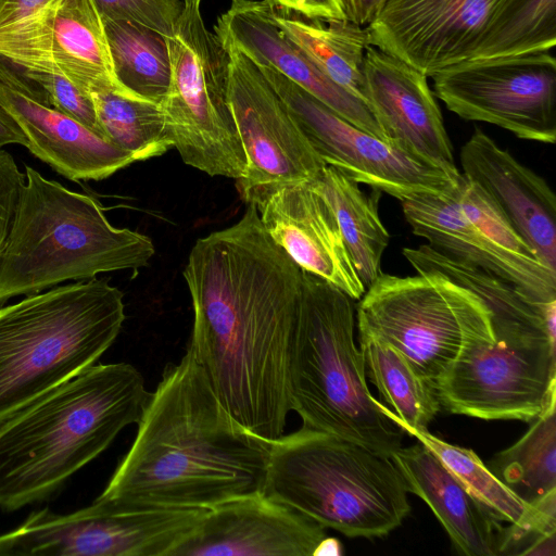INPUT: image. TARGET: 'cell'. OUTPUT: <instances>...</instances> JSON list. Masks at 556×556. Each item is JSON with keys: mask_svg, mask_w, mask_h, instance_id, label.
Listing matches in <instances>:
<instances>
[{"mask_svg": "<svg viewBox=\"0 0 556 556\" xmlns=\"http://www.w3.org/2000/svg\"><path fill=\"white\" fill-rule=\"evenodd\" d=\"M182 275L193 311L187 350L231 417L274 442L291 412L288 376L302 268L248 203L237 223L197 240Z\"/></svg>", "mask_w": 556, "mask_h": 556, "instance_id": "1", "label": "cell"}, {"mask_svg": "<svg viewBox=\"0 0 556 556\" xmlns=\"http://www.w3.org/2000/svg\"><path fill=\"white\" fill-rule=\"evenodd\" d=\"M137 425L96 501L208 509L264 490L269 443L231 417L188 350L165 367Z\"/></svg>", "mask_w": 556, "mask_h": 556, "instance_id": "2", "label": "cell"}, {"mask_svg": "<svg viewBox=\"0 0 556 556\" xmlns=\"http://www.w3.org/2000/svg\"><path fill=\"white\" fill-rule=\"evenodd\" d=\"M151 392L128 363L94 364L0 424V508L49 498L138 424Z\"/></svg>", "mask_w": 556, "mask_h": 556, "instance_id": "3", "label": "cell"}, {"mask_svg": "<svg viewBox=\"0 0 556 556\" xmlns=\"http://www.w3.org/2000/svg\"><path fill=\"white\" fill-rule=\"evenodd\" d=\"M25 176L0 260V306L62 282L148 265L152 240L114 227L96 198L28 165Z\"/></svg>", "mask_w": 556, "mask_h": 556, "instance_id": "4", "label": "cell"}, {"mask_svg": "<svg viewBox=\"0 0 556 556\" xmlns=\"http://www.w3.org/2000/svg\"><path fill=\"white\" fill-rule=\"evenodd\" d=\"M355 321L352 298L302 269V303L289 362L290 408L304 427L391 456L405 432L370 393Z\"/></svg>", "mask_w": 556, "mask_h": 556, "instance_id": "5", "label": "cell"}, {"mask_svg": "<svg viewBox=\"0 0 556 556\" xmlns=\"http://www.w3.org/2000/svg\"><path fill=\"white\" fill-rule=\"evenodd\" d=\"M125 318L123 292L96 277L0 306V424L94 365Z\"/></svg>", "mask_w": 556, "mask_h": 556, "instance_id": "6", "label": "cell"}, {"mask_svg": "<svg viewBox=\"0 0 556 556\" xmlns=\"http://www.w3.org/2000/svg\"><path fill=\"white\" fill-rule=\"evenodd\" d=\"M263 491L349 538L386 536L410 513L391 456L304 426L269 443Z\"/></svg>", "mask_w": 556, "mask_h": 556, "instance_id": "7", "label": "cell"}, {"mask_svg": "<svg viewBox=\"0 0 556 556\" xmlns=\"http://www.w3.org/2000/svg\"><path fill=\"white\" fill-rule=\"evenodd\" d=\"M356 321L358 333L400 351L432 387L466 350L495 340L485 304L438 274L381 273L359 299Z\"/></svg>", "mask_w": 556, "mask_h": 556, "instance_id": "8", "label": "cell"}, {"mask_svg": "<svg viewBox=\"0 0 556 556\" xmlns=\"http://www.w3.org/2000/svg\"><path fill=\"white\" fill-rule=\"evenodd\" d=\"M182 3L173 33L164 37L170 81L160 106L184 163L239 180L247 159L227 102V53L205 26L200 3Z\"/></svg>", "mask_w": 556, "mask_h": 556, "instance_id": "9", "label": "cell"}, {"mask_svg": "<svg viewBox=\"0 0 556 556\" xmlns=\"http://www.w3.org/2000/svg\"><path fill=\"white\" fill-rule=\"evenodd\" d=\"M433 388L448 413L530 422L556 394V343L495 336L466 350Z\"/></svg>", "mask_w": 556, "mask_h": 556, "instance_id": "10", "label": "cell"}, {"mask_svg": "<svg viewBox=\"0 0 556 556\" xmlns=\"http://www.w3.org/2000/svg\"><path fill=\"white\" fill-rule=\"evenodd\" d=\"M257 65L326 165L400 201L440 194L456 182L459 174L362 130L274 67Z\"/></svg>", "mask_w": 556, "mask_h": 556, "instance_id": "11", "label": "cell"}, {"mask_svg": "<svg viewBox=\"0 0 556 556\" xmlns=\"http://www.w3.org/2000/svg\"><path fill=\"white\" fill-rule=\"evenodd\" d=\"M433 77L437 97L468 121L493 124L516 137L556 140V61L551 51L475 59Z\"/></svg>", "mask_w": 556, "mask_h": 556, "instance_id": "12", "label": "cell"}, {"mask_svg": "<svg viewBox=\"0 0 556 556\" xmlns=\"http://www.w3.org/2000/svg\"><path fill=\"white\" fill-rule=\"evenodd\" d=\"M0 59L21 71L62 76L89 96L99 89L131 94L117 79L94 0H48L1 26Z\"/></svg>", "mask_w": 556, "mask_h": 556, "instance_id": "13", "label": "cell"}, {"mask_svg": "<svg viewBox=\"0 0 556 556\" xmlns=\"http://www.w3.org/2000/svg\"><path fill=\"white\" fill-rule=\"evenodd\" d=\"M227 53V102L241 140L247 167L239 192L268 182H308L326 163L313 149L287 106L241 51Z\"/></svg>", "mask_w": 556, "mask_h": 556, "instance_id": "14", "label": "cell"}, {"mask_svg": "<svg viewBox=\"0 0 556 556\" xmlns=\"http://www.w3.org/2000/svg\"><path fill=\"white\" fill-rule=\"evenodd\" d=\"M507 0H386L366 26L374 46L433 76L472 59Z\"/></svg>", "mask_w": 556, "mask_h": 556, "instance_id": "15", "label": "cell"}, {"mask_svg": "<svg viewBox=\"0 0 556 556\" xmlns=\"http://www.w3.org/2000/svg\"><path fill=\"white\" fill-rule=\"evenodd\" d=\"M287 254L304 270L327 280L354 301L365 293L334 212L311 182H268L240 193Z\"/></svg>", "mask_w": 556, "mask_h": 556, "instance_id": "16", "label": "cell"}, {"mask_svg": "<svg viewBox=\"0 0 556 556\" xmlns=\"http://www.w3.org/2000/svg\"><path fill=\"white\" fill-rule=\"evenodd\" d=\"M0 104L27 139V149L63 177L102 180L136 157L47 103L42 91L0 59Z\"/></svg>", "mask_w": 556, "mask_h": 556, "instance_id": "17", "label": "cell"}, {"mask_svg": "<svg viewBox=\"0 0 556 556\" xmlns=\"http://www.w3.org/2000/svg\"><path fill=\"white\" fill-rule=\"evenodd\" d=\"M325 528L264 491L205 510L173 556H314Z\"/></svg>", "mask_w": 556, "mask_h": 556, "instance_id": "18", "label": "cell"}, {"mask_svg": "<svg viewBox=\"0 0 556 556\" xmlns=\"http://www.w3.org/2000/svg\"><path fill=\"white\" fill-rule=\"evenodd\" d=\"M363 76L365 102L386 139L458 175L428 76L374 46L366 50Z\"/></svg>", "mask_w": 556, "mask_h": 556, "instance_id": "19", "label": "cell"}, {"mask_svg": "<svg viewBox=\"0 0 556 556\" xmlns=\"http://www.w3.org/2000/svg\"><path fill=\"white\" fill-rule=\"evenodd\" d=\"M214 34L257 64H266L338 115L382 140V129L368 105L326 76L279 28L275 7L262 0H231L217 18Z\"/></svg>", "mask_w": 556, "mask_h": 556, "instance_id": "20", "label": "cell"}, {"mask_svg": "<svg viewBox=\"0 0 556 556\" xmlns=\"http://www.w3.org/2000/svg\"><path fill=\"white\" fill-rule=\"evenodd\" d=\"M151 535L144 511L94 501L66 515L34 511L0 535V556H140Z\"/></svg>", "mask_w": 556, "mask_h": 556, "instance_id": "21", "label": "cell"}, {"mask_svg": "<svg viewBox=\"0 0 556 556\" xmlns=\"http://www.w3.org/2000/svg\"><path fill=\"white\" fill-rule=\"evenodd\" d=\"M459 159L462 174L492 198L540 261L556 271V198L549 185L480 128Z\"/></svg>", "mask_w": 556, "mask_h": 556, "instance_id": "22", "label": "cell"}, {"mask_svg": "<svg viewBox=\"0 0 556 556\" xmlns=\"http://www.w3.org/2000/svg\"><path fill=\"white\" fill-rule=\"evenodd\" d=\"M452 187L440 194L401 201L413 232L425 238L437 252L493 274L538 302L555 301L556 271L540 261L519 257L497 245L460 212Z\"/></svg>", "mask_w": 556, "mask_h": 556, "instance_id": "23", "label": "cell"}, {"mask_svg": "<svg viewBox=\"0 0 556 556\" xmlns=\"http://www.w3.org/2000/svg\"><path fill=\"white\" fill-rule=\"evenodd\" d=\"M391 458L408 492L431 508L458 554L500 555L502 522L491 516L428 447L420 442L401 446Z\"/></svg>", "mask_w": 556, "mask_h": 556, "instance_id": "24", "label": "cell"}, {"mask_svg": "<svg viewBox=\"0 0 556 556\" xmlns=\"http://www.w3.org/2000/svg\"><path fill=\"white\" fill-rule=\"evenodd\" d=\"M428 447L503 527L500 555H525L533 542L556 532V492L532 505L501 481L471 450L450 444L428 429L405 430Z\"/></svg>", "mask_w": 556, "mask_h": 556, "instance_id": "25", "label": "cell"}, {"mask_svg": "<svg viewBox=\"0 0 556 556\" xmlns=\"http://www.w3.org/2000/svg\"><path fill=\"white\" fill-rule=\"evenodd\" d=\"M402 253L416 273L441 275L473 292L491 312L494 336L542 337L556 343L546 327V318L556 315V300L538 302L515 285L428 244Z\"/></svg>", "mask_w": 556, "mask_h": 556, "instance_id": "26", "label": "cell"}, {"mask_svg": "<svg viewBox=\"0 0 556 556\" xmlns=\"http://www.w3.org/2000/svg\"><path fill=\"white\" fill-rule=\"evenodd\" d=\"M275 18L326 76L365 102L363 67L370 46L366 27L346 18L311 20L276 7Z\"/></svg>", "mask_w": 556, "mask_h": 556, "instance_id": "27", "label": "cell"}, {"mask_svg": "<svg viewBox=\"0 0 556 556\" xmlns=\"http://www.w3.org/2000/svg\"><path fill=\"white\" fill-rule=\"evenodd\" d=\"M309 182L329 201L354 269L367 289L382 273L381 260L390 241L379 217L378 198L366 195L356 181L331 165Z\"/></svg>", "mask_w": 556, "mask_h": 556, "instance_id": "28", "label": "cell"}, {"mask_svg": "<svg viewBox=\"0 0 556 556\" xmlns=\"http://www.w3.org/2000/svg\"><path fill=\"white\" fill-rule=\"evenodd\" d=\"M366 374L378 389L382 409L405 430L427 429L441 406L434 388L389 343L359 333Z\"/></svg>", "mask_w": 556, "mask_h": 556, "instance_id": "29", "label": "cell"}, {"mask_svg": "<svg viewBox=\"0 0 556 556\" xmlns=\"http://www.w3.org/2000/svg\"><path fill=\"white\" fill-rule=\"evenodd\" d=\"M555 403L556 394L530 421L526 433L489 464V469L530 505L556 492Z\"/></svg>", "mask_w": 556, "mask_h": 556, "instance_id": "30", "label": "cell"}, {"mask_svg": "<svg viewBox=\"0 0 556 556\" xmlns=\"http://www.w3.org/2000/svg\"><path fill=\"white\" fill-rule=\"evenodd\" d=\"M115 73L131 94L160 104L169 87L164 36L137 23L104 18Z\"/></svg>", "mask_w": 556, "mask_h": 556, "instance_id": "31", "label": "cell"}, {"mask_svg": "<svg viewBox=\"0 0 556 556\" xmlns=\"http://www.w3.org/2000/svg\"><path fill=\"white\" fill-rule=\"evenodd\" d=\"M105 139L138 161L173 148L160 104L114 89L90 93Z\"/></svg>", "mask_w": 556, "mask_h": 556, "instance_id": "32", "label": "cell"}, {"mask_svg": "<svg viewBox=\"0 0 556 556\" xmlns=\"http://www.w3.org/2000/svg\"><path fill=\"white\" fill-rule=\"evenodd\" d=\"M556 43V0H507L470 60L551 51Z\"/></svg>", "mask_w": 556, "mask_h": 556, "instance_id": "33", "label": "cell"}, {"mask_svg": "<svg viewBox=\"0 0 556 556\" xmlns=\"http://www.w3.org/2000/svg\"><path fill=\"white\" fill-rule=\"evenodd\" d=\"M451 192L460 212L497 245L519 257L540 261L502 210L479 185L459 173Z\"/></svg>", "mask_w": 556, "mask_h": 556, "instance_id": "34", "label": "cell"}, {"mask_svg": "<svg viewBox=\"0 0 556 556\" xmlns=\"http://www.w3.org/2000/svg\"><path fill=\"white\" fill-rule=\"evenodd\" d=\"M18 71L42 91L50 106L71 116L105 139L92 99L88 93L55 74Z\"/></svg>", "mask_w": 556, "mask_h": 556, "instance_id": "35", "label": "cell"}, {"mask_svg": "<svg viewBox=\"0 0 556 556\" xmlns=\"http://www.w3.org/2000/svg\"><path fill=\"white\" fill-rule=\"evenodd\" d=\"M104 18L129 21L162 36L173 33L184 3L179 0H94Z\"/></svg>", "mask_w": 556, "mask_h": 556, "instance_id": "36", "label": "cell"}, {"mask_svg": "<svg viewBox=\"0 0 556 556\" xmlns=\"http://www.w3.org/2000/svg\"><path fill=\"white\" fill-rule=\"evenodd\" d=\"M25 178L12 154L0 148V260Z\"/></svg>", "mask_w": 556, "mask_h": 556, "instance_id": "37", "label": "cell"}, {"mask_svg": "<svg viewBox=\"0 0 556 556\" xmlns=\"http://www.w3.org/2000/svg\"><path fill=\"white\" fill-rule=\"evenodd\" d=\"M271 5L311 20L345 18L342 0H265Z\"/></svg>", "mask_w": 556, "mask_h": 556, "instance_id": "38", "label": "cell"}, {"mask_svg": "<svg viewBox=\"0 0 556 556\" xmlns=\"http://www.w3.org/2000/svg\"><path fill=\"white\" fill-rule=\"evenodd\" d=\"M386 0H342V8L346 20L366 27Z\"/></svg>", "mask_w": 556, "mask_h": 556, "instance_id": "39", "label": "cell"}, {"mask_svg": "<svg viewBox=\"0 0 556 556\" xmlns=\"http://www.w3.org/2000/svg\"><path fill=\"white\" fill-rule=\"evenodd\" d=\"M47 1L48 0H0V27L25 17Z\"/></svg>", "mask_w": 556, "mask_h": 556, "instance_id": "40", "label": "cell"}, {"mask_svg": "<svg viewBox=\"0 0 556 556\" xmlns=\"http://www.w3.org/2000/svg\"><path fill=\"white\" fill-rule=\"evenodd\" d=\"M8 144L27 147V139L18 124L0 104V148Z\"/></svg>", "mask_w": 556, "mask_h": 556, "instance_id": "41", "label": "cell"}, {"mask_svg": "<svg viewBox=\"0 0 556 556\" xmlns=\"http://www.w3.org/2000/svg\"><path fill=\"white\" fill-rule=\"evenodd\" d=\"M525 555L555 556L556 555V532L547 533L536 539L526 551Z\"/></svg>", "mask_w": 556, "mask_h": 556, "instance_id": "42", "label": "cell"}, {"mask_svg": "<svg viewBox=\"0 0 556 556\" xmlns=\"http://www.w3.org/2000/svg\"><path fill=\"white\" fill-rule=\"evenodd\" d=\"M342 554V545L340 541L334 538H325L317 548L314 552V556H324V555H341Z\"/></svg>", "mask_w": 556, "mask_h": 556, "instance_id": "43", "label": "cell"}, {"mask_svg": "<svg viewBox=\"0 0 556 556\" xmlns=\"http://www.w3.org/2000/svg\"><path fill=\"white\" fill-rule=\"evenodd\" d=\"M202 0H184V2H198L201 3Z\"/></svg>", "mask_w": 556, "mask_h": 556, "instance_id": "44", "label": "cell"}]
</instances>
